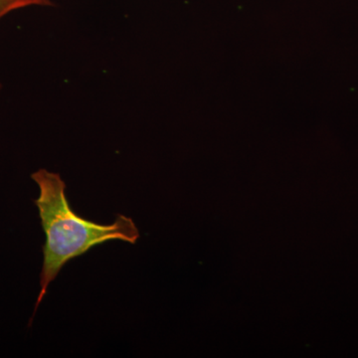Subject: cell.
<instances>
[{
    "label": "cell",
    "mask_w": 358,
    "mask_h": 358,
    "mask_svg": "<svg viewBox=\"0 0 358 358\" xmlns=\"http://www.w3.org/2000/svg\"><path fill=\"white\" fill-rule=\"evenodd\" d=\"M31 178L39 187V197L34 202L46 236L35 313L47 294L49 285L70 260L112 240L136 244L140 238V231L133 219L124 215H117L115 222L110 225L80 217L66 199V185L59 173L39 169Z\"/></svg>",
    "instance_id": "6da1fadb"
},
{
    "label": "cell",
    "mask_w": 358,
    "mask_h": 358,
    "mask_svg": "<svg viewBox=\"0 0 358 358\" xmlns=\"http://www.w3.org/2000/svg\"><path fill=\"white\" fill-rule=\"evenodd\" d=\"M51 0H0V21L13 11L29 6H53Z\"/></svg>",
    "instance_id": "7a4b0ae2"
},
{
    "label": "cell",
    "mask_w": 358,
    "mask_h": 358,
    "mask_svg": "<svg viewBox=\"0 0 358 358\" xmlns=\"http://www.w3.org/2000/svg\"><path fill=\"white\" fill-rule=\"evenodd\" d=\"M0 90H1V84H0Z\"/></svg>",
    "instance_id": "3957f363"
}]
</instances>
